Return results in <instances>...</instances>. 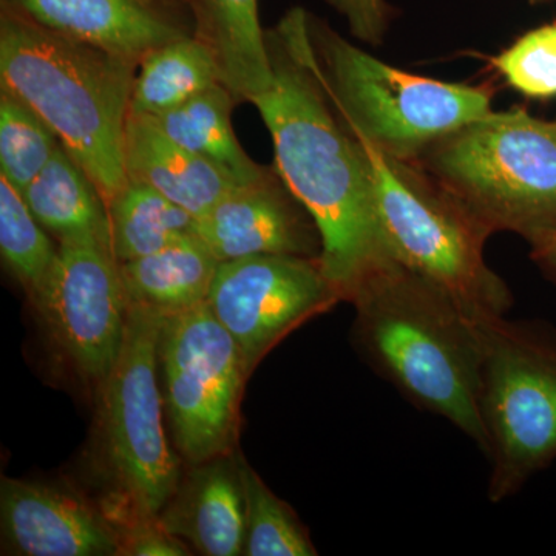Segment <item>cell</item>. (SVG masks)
Here are the masks:
<instances>
[{
  "instance_id": "cell-28",
  "label": "cell",
  "mask_w": 556,
  "mask_h": 556,
  "mask_svg": "<svg viewBox=\"0 0 556 556\" xmlns=\"http://www.w3.org/2000/svg\"><path fill=\"white\" fill-rule=\"evenodd\" d=\"M345 17L351 35L369 46H379L390 22V7L386 0H327Z\"/></svg>"
},
{
  "instance_id": "cell-3",
  "label": "cell",
  "mask_w": 556,
  "mask_h": 556,
  "mask_svg": "<svg viewBox=\"0 0 556 556\" xmlns=\"http://www.w3.org/2000/svg\"><path fill=\"white\" fill-rule=\"evenodd\" d=\"M138 67L0 3V87L49 124L108 206L129 181L124 141Z\"/></svg>"
},
{
  "instance_id": "cell-20",
  "label": "cell",
  "mask_w": 556,
  "mask_h": 556,
  "mask_svg": "<svg viewBox=\"0 0 556 556\" xmlns=\"http://www.w3.org/2000/svg\"><path fill=\"white\" fill-rule=\"evenodd\" d=\"M222 83L214 53L195 36L172 40L139 62L130 115L159 118Z\"/></svg>"
},
{
  "instance_id": "cell-1",
  "label": "cell",
  "mask_w": 556,
  "mask_h": 556,
  "mask_svg": "<svg viewBox=\"0 0 556 556\" xmlns=\"http://www.w3.org/2000/svg\"><path fill=\"white\" fill-rule=\"evenodd\" d=\"M266 46L273 87L251 104L273 138L274 166L316 222L325 276L350 302L368 277L397 262L380 228L367 156L321 86L308 11H287L266 30Z\"/></svg>"
},
{
  "instance_id": "cell-21",
  "label": "cell",
  "mask_w": 556,
  "mask_h": 556,
  "mask_svg": "<svg viewBox=\"0 0 556 556\" xmlns=\"http://www.w3.org/2000/svg\"><path fill=\"white\" fill-rule=\"evenodd\" d=\"M233 108L232 94L218 83L181 108L153 119L182 148L211 161L239 181L251 182L265 175L268 167L260 166L241 148L230 121Z\"/></svg>"
},
{
  "instance_id": "cell-13",
  "label": "cell",
  "mask_w": 556,
  "mask_h": 556,
  "mask_svg": "<svg viewBox=\"0 0 556 556\" xmlns=\"http://www.w3.org/2000/svg\"><path fill=\"white\" fill-rule=\"evenodd\" d=\"M3 554L113 556L119 543L108 515L61 486L3 477L0 481Z\"/></svg>"
},
{
  "instance_id": "cell-18",
  "label": "cell",
  "mask_w": 556,
  "mask_h": 556,
  "mask_svg": "<svg viewBox=\"0 0 556 556\" xmlns=\"http://www.w3.org/2000/svg\"><path fill=\"white\" fill-rule=\"evenodd\" d=\"M22 197L58 241L97 240L112 249L108 203L62 142Z\"/></svg>"
},
{
  "instance_id": "cell-19",
  "label": "cell",
  "mask_w": 556,
  "mask_h": 556,
  "mask_svg": "<svg viewBox=\"0 0 556 556\" xmlns=\"http://www.w3.org/2000/svg\"><path fill=\"white\" fill-rule=\"evenodd\" d=\"M218 266L219 260L193 236L119 263V273L129 305L172 316L206 302Z\"/></svg>"
},
{
  "instance_id": "cell-29",
  "label": "cell",
  "mask_w": 556,
  "mask_h": 556,
  "mask_svg": "<svg viewBox=\"0 0 556 556\" xmlns=\"http://www.w3.org/2000/svg\"><path fill=\"white\" fill-rule=\"evenodd\" d=\"M532 257L541 269L546 270L548 276L556 280V232L533 241Z\"/></svg>"
},
{
  "instance_id": "cell-15",
  "label": "cell",
  "mask_w": 556,
  "mask_h": 556,
  "mask_svg": "<svg viewBox=\"0 0 556 556\" xmlns=\"http://www.w3.org/2000/svg\"><path fill=\"white\" fill-rule=\"evenodd\" d=\"M159 521L201 555H243L247 511L237 450L190 466Z\"/></svg>"
},
{
  "instance_id": "cell-4",
  "label": "cell",
  "mask_w": 556,
  "mask_h": 556,
  "mask_svg": "<svg viewBox=\"0 0 556 556\" xmlns=\"http://www.w3.org/2000/svg\"><path fill=\"white\" fill-rule=\"evenodd\" d=\"M475 218L530 244L556 232V126L526 109L490 112L416 161Z\"/></svg>"
},
{
  "instance_id": "cell-22",
  "label": "cell",
  "mask_w": 556,
  "mask_h": 556,
  "mask_svg": "<svg viewBox=\"0 0 556 556\" xmlns=\"http://www.w3.org/2000/svg\"><path fill=\"white\" fill-rule=\"evenodd\" d=\"M116 262L155 254L197 236V218L144 182L127 181L109 203Z\"/></svg>"
},
{
  "instance_id": "cell-26",
  "label": "cell",
  "mask_w": 556,
  "mask_h": 556,
  "mask_svg": "<svg viewBox=\"0 0 556 556\" xmlns=\"http://www.w3.org/2000/svg\"><path fill=\"white\" fill-rule=\"evenodd\" d=\"M492 67L526 98H556V22L527 31L492 58Z\"/></svg>"
},
{
  "instance_id": "cell-23",
  "label": "cell",
  "mask_w": 556,
  "mask_h": 556,
  "mask_svg": "<svg viewBox=\"0 0 556 556\" xmlns=\"http://www.w3.org/2000/svg\"><path fill=\"white\" fill-rule=\"evenodd\" d=\"M247 511L244 556H316L308 530L237 452Z\"/></svg>"
},
{
  "instance_id": "cell-5",
  "label": "cell",
  "mask_w": 556,
  "mask_h": 556,
  "mask_svg": "<svg viewBox=\"0 0 556 556\" xmlns=\"http://www.w3.org/2000/svg\"><path fill=\"white\" fill-rule=\"evenodd\" d=\"M166 318L129 305L119 356L98 387L93 460L105 484L101 508L112 526L159 517L181 482V459L164 433L159 386L160 336Z\"/></svg>"
},
{
  "instance_id": "cell-25",
  "label": "cell",
  "mask_w": 556,
  "mask_h": 556,
  "mask_svg": "<svg viewBox=\"0 0 556 556\" xmlns=\"http://www.w3.org/2000/svg\"><path fill=\"white\" fill-rule=\"evenodd\" d=\"M60 142L30 105L0 87V177L24 192L49 163Z\"/></svg>"
},
{
  "instance_id": "cell-9",
  "label": "cell",
  "mask_w": 556,
  "mask_h": 556,
  "mask_svg": "<svg viewBox=\"0 0 556 556\" xmlns=\"http://www.w3.org/2000/svg\"><path fill=\"white\" fill-rule=\"evenodd\" d=\"M159 362L179 456L193 466L236 452L249 375L239 345L206 302L167 316Z\"/></svg>"
},
{
  "instance_id": "cell-6",
  "label": "cell",
  "mask_w": 556,
  "mask_h": 556,
  "mask_svg": "<svg viewBox=\"0 0 556 556\" xmlns=\"http://www.w3.org/2000/svg\"><path fill=\"white\" fill-rule=\"evenodd\" d=\"M308 31L321 86L340 119L354 138L391 159L416 161L439 139L492 112V87L393 67L311 13Z\"/></svg>"
},
{
  "instance_id": "cell-30",
  "label": "cell",
  "mask_w": 556,
  "mask_h": 556,
  "mask_svg": "<svg viewBox=\"0 0 556 556\" xmlns=\"http://www.w3.org/2000/svg\"><path fill=\"white\" fill-rule=\"evenodd\" d=\"M149 2L192 25V16H190V0H149Z\"/></svg>"
},
{
  "instance_id": "cell-8",
  "label": "cell",
  "mask_w": 556,
  "mask_h": 556,
  "mask_svg": "<svg viewBox=\"0 0 556 556\" xmlns=\"http://www.w3.org/2000/svg\"><path fill=\"white\" fill-rule=\"evenodd\" d=\"M481 415L489 497L515 495L556 459V334L506 317L484 321Z\"/></svg>"
},
{
  "instance_id": "cell-11",
  "label": "cell",
  "mask_w": 556,
  "mask_h": 556,
  "mask_svg": "<svg viewBox=\"0 0 556 556\" xmlns=\"http://www.w3.org/2000/svg\"><path fill=\"white\" fill-rule=\"evenodd\" d=\"M339 302L320 258L298 255L219 262L206 299L239 345L249 376L281 340Z\"/></svg>"
},
{
  "instance_id": "cell-16",
  "label": "cell",
  "mask_w": 556,
  "mask_h": 556,
  "mask_svg": "<svg viewBox=\"0 0 556 556\" xmlns=\"http://www.w3.org/2000/svg\"><path fill=\"white\" fill-rule=\"evenodd\" d=\"M124 166L129 181L159 190L197 219L233 189L247 185L179 146L148 116L130 115L127 121Z\"/></svg>"
},
{
  "instance_id": "cell-12",
  "label": "cell",
  "mask_w": 556,
  "mask_h": 556,
  "mask_svg": "<svg viewBox=\"0 0 556 556\" xmlns=\"http://www.w3.org/2000/svg\"><path fill=\"white\" fill-rule=\"evenodd\" d=\"M197 237L219 262L251 255L320 258L321 254L316 222L276 166L233 189L197 219Z\"/></svg>"
},
{
  "instance_id": "cell-27",
  "label": "cell",
  "mask_w": 556,
  "mask_h": 556,
  "mask_svg": "<svg viewBox=\"0 0 556 556\" xmlns=\"http://www.w3.org/2000/svg\"><path fill=\"white\" fill-rule=\"evenodd\" d=\"M118 535V556H186L190 547L160 525L159 517L123 519L113 525Z\"/></svg>"
},
{
  "instance_id": "cell-14",
  "label": "cell",
  "mask_w": 556,
  "mask_h": 556,
  "mask_svg": "<svg viewBox=\"0 0 556 556\" xmlns=\"http://www.w3.org/2000/svg\"><path fill=\"white\" fill-rule=\"evenodd\" d=\"M65 38L141 62L150 51L192 35V25L149 0H0Z\"/></svg>"
},
{
  "instance_id": "cell-2",
  "label": "cell",
  "mask_w": 556,
  "mask_h": 556,
  "mask_svg": "<svg viewBox=\"0 0 556 556\" xmlns=\"http://www.w3.org/2000/svg\"><path fill=\"white\" fill-rule=\"evenodd\" d=\"M350 303L356 309L354 343L368 364L408 401L445 417L485 452V320L399 262L368 277Z\"/></svg>"
},
{
  "instance_id": "cell-10",
  "label": "cell",
  "mask_w": 556,
  "mask_h": 556,
  "mask_svg": "<svg viewBox=\"0 0 556 556\" xmlns=\"http://www.w3.org/2000/svg\"><path fill=\"white\" fill-rule=\"evenodd\" d=\"M31 303L62 357L100 387L119 356L129 320L112 249L97 240L58 241L56 262Z\"/></svg>"
},
{
  "instance_id": "cell-17",
  "label": "cell",
  "mask_w": 556,
  "mask_h": 556,
  "mask_svg": "<svg viewBox=\"0 0 556 556\" xmlns=\"http://www.w3.org/2000/svg\"><path fill=\"white\" fill-rule=\"evenodd\" d=\"M192 35L214 53L223 86L236 105L251 104L273 87L258 0H190Z\"/></svg>"
},
{
  "instance_id": "cell-24",
  "label": "cell",
  "mask_w": 556,
  "mask_h": 556,
  "mask_svg": "<svg viewBox=\"0 0 556 556\" xmlns=\"http://www.w3.org/2000/svg\"><path fill=\"white\" fill-rule=\"evenodd\" d=\"M0 254L33 302L53 269L58 244L33 217L20 190L3 177H0Z\"/></svg>"
},
{
  "instance_id": "cell-7",
  "label": "cell",
  "mask_w": 556,
  "mask_h": 556,
  "mask_svg": "<svg viewBox=\"0 0 556 556\" xmlns=\"http://www.w3.org/2000/svg\"><path fill=\"white\" fill-rule=\"evenodd\" d=\"M357 141L367 156L380 228L393 257L447 292L471 317L506 316L514 298L486 265L490 230L422 167Z\"/></svg>"
},
{
  "instance_id": "cell-31",
  "label": "cell",
  "mask_w": 556,
  "mask_h": 556,
  "mask_svg": "<svg viewBox=\"0 0 556 556\" xmlns=\"http://www.w3.org/2000/svg\"><path fill=\"white\" fill-rule=\"evenodd\" d=\"M554 124H555V126H556V119L554 121Z\"/></svg>"
}]
</instances>
